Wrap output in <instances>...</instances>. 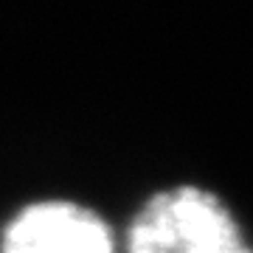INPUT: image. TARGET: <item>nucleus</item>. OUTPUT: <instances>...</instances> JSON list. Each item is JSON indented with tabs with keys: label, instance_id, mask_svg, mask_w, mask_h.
Listing matches in <instances>:
<instances>
[{
	"label": "nucleus",
	"instance_id": "1",
	"mask_svg": "<svg viewBox=\"0 0 253 253\" xmlns=\"http://www.w3.org/2000/svg\"><path fill=\"white\" fill-rule=\"evenodd\" d=\"M129 253H253L234 217L203 189H172L146 200L129 228Z\"/></svg>",
	"mask_w": 253,
	"mask_h": 253
},
{
	"label": "nucleus",
	"instance_id": "2",
	"mask_svg": "<svg viewBox=\"0 0 253 253\" xmlns=\"http://www.w3.org/2000/svg\"><path fill=\"white\" fill-rule=\"evenodd\" d=\"M6 253H113V242L96 214L73 203H42L11 222Z\"/></svg>",
	"mask_w": 253,
	"mask_h": 253
}]
</instances>
